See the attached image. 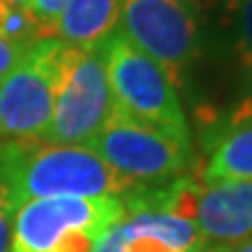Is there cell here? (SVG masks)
Segmentation results:
<instances>
[{
  "instance_id": "cell-3",
  "label": "cell",
  "mask_w": 252,
  "mask_h": 252,
  "mask_svg": "<svg viewBox=\"0 0 252 252\" xmlns=\"http://www.w3.org/2000/svg\"><path fill=\"white\" fill-rule=\"evenodd\" d=\"M105 68L115 108L122 115L191 145L178 91L159 63L115 33L105 42Z\"/></svg>"
},
{
  "instance_id": "cell-15",
  "label": "cell",
  "mask_w": 252,
  "mask_h": 252,
  "mask_svg": "<svg viewBox=\"0 0 252 252\" xmlns=\"http://www.w3.org/2000/svg\"><path fill=\"white\" fill-rule=\"evenodd\" d=\"M124 222V220H122ZM124 231V252H171L161 241H157L152 236H143V234H133L122 224Z\"/></svg>"
},
{
  "instance_id": "cell-1",
  "label": "cell",
  "mask_w": 252,
  "mask_h": 252,
  "mask_svg": "<svg viewBox=\"0 0 252 252\" xmlns=\"http://www.w3.org/2000/svg\"><path fill=\"white\" fill-rule=\"evenodd\" d=\"M131 187L89 147L14 140L0 150V196L14 210L37 198H119Z\"/></svg>"
},
{
  "instance_id": "cell-4",
  "label": "cell",
  "mask_w": 252,
  "mask_h": 252,
  "mask_svg": "<svg viewBox=\"0 0 252 252\" xmlns=\"http://www.w3.org/2000/svg\"><path fill=\"white\" fill-rule=\"evenodd\" d=\"M115 112V98L105 68V45L100 49H75L68 45L56 89L54 112L42 143L87 147Z\"/></svg>"
},
{
  "instance_id": "cell-9",
  "label": "cell",
  "mask_w": 252,
  "mask_h": 252,
  "mask_svg": "<svg viewBox=\"0 0 252 252\" xmlns=\"http://www.w3.org/2000/svg\"><path fill=\"white\" fill-rule=\"evenodd\" d=\"M122 0H65L56 37L75 49H100L115 35Z\"/></svg>"
},
{
  "instance_id": "cell-5",
  "label": "cell",
  "mask_w": 252,
  "mask_h": 252,
  "mask_svg": "<svg viewBox=\"0 0 252 252\" xmlns=\"http://www.w3.org/2000/svg\"><path fill=\"white\" fill-rule=\"evenodd\" d=\"M65 52L68 45L59 37L40 40L0 80V138L42 140L54 112Z\"/></svg>"
},
{
  "instance_id": "cell-7",
  "label": "cell",
  "mask_w": 252,
  "mask_h": 252,
  "mask_svg": "<svg viewBox=\"0 0 252 252\" xmlns=\"http://www.w3.org/2000/svg\"><path fill=\"white\" fill-rule=\"evenodd\" d=\"M87 147L131 185L173 180L191 159V145L126 117L117 108Z\"/></svg>"
},
{
  "instance_id": "cell-10",
  "label": "cell",
  "mask_w": 252,
  "mask_h": 252,
  "mask_svg": "<svg viewBox=\"0 0 252 252\" xmlns=\"http://www.w3.org/2000/svg\"><path fill=\"white\" fill-rule=\"evenodd\" d=\"M203 182H252V122L231 128L208 157Z\"/></svg>"
},
{
  "instance_id": "cell-14",
  "label": "cell",
  "mask_w": 252,
  "mask_h": 252,
  "mask_svg": "<svg viewBox=\"0 0 252 252\" xmlns=\"http://www.w3.org/2000/svg\"><path fill=\"white\" fill-rule=\"evenodd\" d=\"M31 47L9 42V40H5V37L0 35V80H2L7 72H12L14 68H17L19 63H21V59L28 54V49H31Z\"/></svg>"
},
{
  "instance_id": "cell-19",
  "label": "cell",
  "mask_w": 252,
  "mask_h": 252,
  "mask_svg": "<svg viewBox=\"0 0 252 252\" xmlns=\"http://www.w3.org/2000/svg\"><path fill=\"white\" fill-rule=\"evenodd\" d=\"M231 252H252V241L241 243V245H231Z\"/></svg>"
},
{
  "instance_id": "cell-13",
  "label": "cell",
  "mask_w": 252,
  "mask_h": 252,
  "mask_svg": "<svg viewBox=\"0 0 252 252\" xmlns=\"http://www.w3.org/2000/svg\"><path fill=\"white\" fill-rule=\"evenodd\" d=\"M63 7H65V0H31L28 2V12L35 19L45 40L56 37V26H59Z\"/></svg>"
},
{
  "instance_id": "cell-17",
  "label": "cell",
  "mask_w": 252,
  "mask_h": 252,
  "mask_svg": "<svg viewBox=\"0 0 252 252\" xmlns=\"http://www.w3.org/2000/svg\"><path fill=\"white\" fill-rule=\"evenodd\" d=\"M91 252H124V231H122V222L115 224L112 229H108L105 234L100 236Z\"/></svg>"
},
{
  "instance_id": "cell-6",
  "label": "cell",
  "mask_w": 252,
  "mask_h": 252,
  "mask_svg": "<svg viewBox=\"0 0 252 252\" xmlns=\"http://www.w3.org/2000/svg\"><path fill=\"white\" fill-rule=\"evenodd\" d=\"M119 21L122 35L178 87L198 49L196 0H122Z\"/></svg>"
},
{
  "instance_id": "cell-2",
  "label": "cell",
  "mask_w": 252,
  "mask_h": 252,
  "mask_svg": "<svg viewBox=\"0 0 252 252\" xmlns=\"http://www.w3.org/2000/svg\"><path fill=\"white\" fill-rule=\"evenodd\" d=\"M126 210H163L194 222L206 241L241 245L252 241V182H203L182 178L159 191L126 198Z\"/></svg>"
},
{
  "instance_id": "cell-18",
  "label": "cell",
  "mask_w": 252,
  "mask_h": 252,
  "mask_svg": "<svg viewBox=\"0 0 252 252\" xmlns=\"http://www.w3.org/2000/svg\"><path fill=\"white\" fill-rule=\"evenodd\" d=\"M196 252H231V245H203V248H198Z\"/></svg>"
},
{
  "instance_id": "cell-16",
  "label": "cell",
  "mask_w": 252,
  "mask_h": 252,
  "mask_svg": "<svg viewBox=\"0 0 252 252\" xmlns=\"http://www.w3.org/2000/svg\"><path fill=\"white\" fill-rule=\"evenodd\" d=\"M12 222L14 208L0 196V252H12Z\"/></svg>"
},
{
  "instance_id": "cell-20",
  "label": "cell",
  "mask_w": 252,
  "mask_h": 252,
  "mask_svg": "<svg viewBox=\"0 0 252 252\" xmlns=\"http://www.w3.org/2000/svg\"><path fill=\"white\" fill-rule=\"evenodd\" d=\"M5 2H9V5H17V7L28 9V2H31V0H5Z\"/></svg>"
},
{
  "instance_id": "cell-8",
  "label": "cell",
  "mask_w": 252,
  "mask_h": 252,
  "mask_svg": "<svg viewBox=\"0 0 252 252\" xmlns=\"http://www.w3.org/2000/svg\"><path fill=\"white\" fill-rule=\"evenodd\" d=\"M126 217L124 201L105 198H37L14 210L12 252H52L72 231L100 236Z\"/></svg>"
},
{
  "instance_id": "cell-11",
  "label": "cell",
  "mask_w": 252,
  "mask_h": 252,
  "mask_svg": "<svg viewBox=\"0 0 252 252\" xmlns=\"http://www.w3.org/2000/svg\"><path fill=\"white\" fill-rule=\"evenodd\" d=\"M122 224L133 234L152 236L161 241L171 252H196L206 245V238L201 236L194 222L163 210H135L128 215V220L124 217Z\"/></svg>"
},
{
  "instance_id": "cell-12",
  "label": "cell",
  "mask_w": 252,
  "mask_h": 252,
  "mask_svg": "<svg viewBox=\"0 0 252 252\" xmlns=\"http://www.w3.org/2000/svg\"><path fill=\"white\" fill-rule=\"evenodd\" d=\"M238 59L243 65V80L248 89V105L252 117V0H234Z\"/></svg>"
}]
</instances>
